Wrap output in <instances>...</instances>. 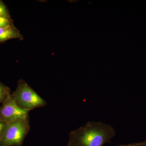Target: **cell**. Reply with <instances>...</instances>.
<instances>
[{"label":"cell","instance_id":"cell-5","mask_svg":"<svg viewBox=\"0 0 146 146\" xmlns=\"http://www.w3.org/2000/svg\"><path fill=\"white\" fill-rule=\"evenodd\" d=\"M13 39L20 40L23 39L20 31L13 25L5 28L0 29V43Z\"/></svg>","mask_w":146,"mask_h":146},{"label":"cell","instance_id":"cell-2","mask_svg":"<svg viewBox=\"0 0 146 146\" xmlns=\"http://www.w3.org/2000/svg\"><path fill=\"white\" fill-rule=\"evenodd\" d=\"M11 96L18 107L29 111L47 104V102L23 80L18 81L17 88Z\"/></svg>","mask_w":146,"mask_h":146},{"label":"cell","instance_id":"cell-6","mask_svg":"<svg viewBox=\"0 0 146 146\" xmlns=\"http://www.w3.org/2000/svg\"><path fill=\"white\" fill-rule=\"evenodd\" d=\"M11 95L10 89L0 82V104H3Z\"/></svg>","mask_w":146,"mask_h":146},{"label":"cell","instance_id":"cell-12","mask_svg":"<svg viewBox=\"0 0 146 146\" xmlns=\"http://www.w3.org/2000/svg\"><path fill=\"white\" fill-rule=\"evenodd\" d=\"M145 144H146V141H145Z\"/></svg>","mask_w":146,"mask_h":146},{"label":"cell","instance_id":"cell-10","mask_svg":"<svg viewBox=\"0 0 146 146\" xmlns=\"http://www.w3.org/2000/svg\"><path fill=\"white\" fill-rule=\"evenodd\" d=\"M145 143V141L141 142V143H133L129 144H123L118 146H142Z\"/></svg>","mask_w":146,"mask_h":146},{"label":"cell","instance_id":"cell-11","mask_svg":"<svg viewBox=\"0 0 146 146\" xmlns=\"http://www.w3.org/2000/svg\"><path fill=\"white\" fill-rule=\"evenodd\" d=\"M142 146H146V144H145H145H144V145H142Z\"/></svg>","mask_w":146,"mask_h":146},{"label":"cell","instance_id":"cell-1","mask_svg":"<svg viewBox=\"0 0 146 146\" xmlns=\"http://www.w3.org/2000/svg\"><path fill=\"white\" fill-rule=\"evenodd\" d=\"M116 134L114 128L102 121H89L72 130L68 146H104L111 143Z\"/></svg>","mask_w":146,"mask_h":146},{"label":"cell","instance_id":"cell-3","mask_svg":"<svg viewBox=\"0 0 146 146\" xmlns=\"http://www.w3.org/2000/svg\"><path fill=\"white\" fill-rule=\"evenodd\" d=\"M30 129L29 119L8 123L0 139V146H23Z\"/></svg>","mask_w":146,"mask_h":146},{"label":"cell","instance_id":"cell-8","mask_svg":"<svg viewBox=\"0 0 146 146\" xmlns=\"http://www.w3.org/2000/svg\"><path fill=\"white\" fill-rule=\"evenodd\" d=\"M0 17L11 18L10 14L6 6L2 1H0Z\"/></svg>","mask_w":146,"mask_h":146},{"label":"cell","instance_id":"cell-9","mask_svg":"<svg viewBox=\"0 0 146 146\" xmlns=\"http://www.w3.org/2000/svg\"><path fill=\"white\" fill-rule=\"evenodd\" d=\"M8 123L3 121L0 120V139L2 136L4 131L5 130Z\"/></svg>","mask_w":146,"mask_h":146},{"label":"cell","instance_id":"cell-4","mask_svg":"<svg viewBox=\"0 0 146 146\" xmlns=\"http://www.w3.org/2000/svg\"><path fill=\"white\" fill-rule=\"evenodd\" d=\"M29 112L18 107L13 100L11 94L0 107V120L9 123L29 119Z\"/></svg>","mask_w":146,"mask_h":146},{"label":"cell","instance_id":"cell-7","mask_svg":"<svg viewBox=\"0 0 146 146\" xmlns=\"http://www.w3.org/2000/svg\"><path fill=\"white\" fill-rule=\"evenodd\" d=\"M13 25L11 18L0 17V29L5 28Z\"/></svg>","mask_w":146,"mask_h":146}]
</instances>
